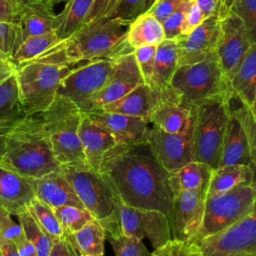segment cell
I'll use <instances>...</instances> for the list:
<instances>
[{"mask_svg": "<svg viewBox=\"0 0 256 256\" xmlns=\"http://www.w3.org/2000/svg\"><path fill=\"white\" fill-rule=\"evenodd\" d=\"M99 172L113 195L125 205L158 210L170 219V172L157 161L148 144L118 143L104 155Z\"/></svg>", "mask_w": 256, "mask_h": 256, "instance_id": "1", "label": "cell"}, {"mask_svg": "<svg viewBox=\"0 0 256 256\" xmlns=\"http://www.w3.org/2000/svg\"><path fill=\"white\" fill-rule=\"evenodd\" d=\"M129 23L104 18L82 26L34 61L75 66L95 59H117L134 52L127 41Z\"/></svg>", "mask_w": 256, "mask_h": 256, "instance_id": "2", "label": "cell"}, {"mask_svg": "<svg viewBox=\"0 0 256 256\" xmlns=\"http://www.w3.org/2000/svg\"><path fill=\"white\" fill-rule=\"evenodd\" d=\"M5 136L6 153L1 165L32 180L60 167L39 113L17 120Z\"/></svg>", "mask_w": 256, "mask_h": 256, "instance_id": "3", "label": "cell"}, {"mask_svg": "<svg viewBox=\"0 0 256 256\" xmlns=\"http://www.w3.org/2000/svg\"><path fill=\"white\" fill-rule=\"evenodd\" d=\"M170 87L179 105L189 109L210 99H233L229 81L218 58L178 66Z\"/></svg>", "mask_w": 256, "mask_h": 256, "instance_id": "4", "label": "cell"}, {"mask_svg": "<svg viewBox=\"0 0 256 256\" xmlns=\"http://www.w3.org/2000/svg\"><path fill=\"white\" fill-rule=\"evenodd\" d=\"M39 115L59 164L88 166L79 137L83 112L69 99L56 96L53 103Z\"/></svg>", "mask_w": 256, "mask_h": 256, "instance_id": "5", "label": "cell"}, {"mask_svg": "<svg viewBox=\"0 0 256 256\" xmlns=\"http://www.w3.org/2000/svg\"><path fill=\"white\" fill-rule=\"evenodd\" d=\"M59 170L71 184L85 209L105 229L106 236L121 232L115 198L99 171L89 166L60 165Z\"/></svg>", "mask_w": 256, "mask_h": 256, "instance_id": "6", "label": "cell"}, {"mask_svg": "<svg viewBox=\"0 0 256 256\" xmlns=\"http://www.w3.org/2000/svg\"><path fill=\"white\" fill-rule=\"evenodd\" d=\"M230 101L226 98L210 99L191 108L194 160L212 169L219 167L223 139L231 115Z\"/></svg>", "mask_w": 256, "mask_h": 256, "instance_id": "7", "label": "cell"}, {"mask_svg": "<svg viewBox=\"0 0 256 256\" xmlns=\"http://www.w3.org/2000/svg\"><path fill=\"white\" fill-rule=\"evenodd\" d=\"M72 67L40 61L16 66L15 75L25 116L41 113L53 103L62 79Z\"/></svg>", "mask_w": 256, "mask_h": 256, "instance_id": "8", "label": "cell"}, {"mask_svg": "<svg viewBox=\"0 0 256 256\" xmlns=\"http://www.w3.org/2000/svg\"><path fill=\"white\" fill-rule=\"evenodd\" d=\"M255 201V182L225 193L207 195L202 223L191 243H197L231 226L252 210Z\"/></svg>", "mask_w": 256, "mask_h": 256, "instance_id": "9", "label": "cell"}, {"mask_svg": "<svg viewBox=\"0 0 256 256\" xmlns=\"http://www.w3.org/2000/svg\"><path fill=\"white\" fill-rule=\"evenodd\" d=\"M115 59H95L79 63L62 79L57 96L72 101L83 113L89 100L105 85Z\"/></svg>", "mask_w": 256, "mask_h": 256, "instance_id": "10", "label": "cell"}, {"mask_svg": "<svg viewBox=\"0 0 256 256\" xmlns=\"http://www.w3.org/2000/svg\"><path fill=\"white\" fill-rule=\"evenodd\" d=\"M194 244L201 256L256 255V201L247 215L221 232Z\"/></svg>", "mask_w": 256, "mask_h": 256, "instance_id": "11", "label": "cell"}, {"mask_svg": "<svg viewBox=\"0 0 256 256\" xmlns=\"http://www.w3.org/2000/svg\"><path fill=\"white\" fill-rule=\"evenodd\" d=\"M115 202L119 214L121 232L140 240L148 238L153 249H157L172 239L170 222L161 211L127 206L117 197Z\"/></svg>", "mask_w": 256, "mask_h": 256, "instance_id": "12", "label": "cell"}, {"mask_svg": "<svg viewBox=\"0 0 256 256\" xmlns=\"http://www.w3.org/2000/svg\"><path fill=\"white\" fill-rule=\"evenodd\" d=\"M207 186L173 195L170 215L172 239L191 243L202 223Z\"/></svg>", "mask_w": 256, "mask_h": 256, "instance_id": "13", "label": "cell"}, {"mask_svg": "<svg viewBox=\"0 0 256 256\" xmlns=\"http://www.w3.org/2000/svg\"><path fill=\"white\" fill-rule=\"evenodd\" d=\"M147 144L157 161L169 172L194 161L193 120L182 133H167L153 126Z\"/></svg>", "mask_w": 256, "mask_h": 256, "instance_id": "14", "label": "cell"}, {"mask_svg": "<svg viewBox=\"0 0 256 256\" xmlns=\"http://www.w3.org/2000/svg\"><path fill=\"white\" fill-rule=\"evenodd\" d=\"M142 83H144V80L138 68L134 52L115 59L107 82L89 100L84 113L100 110L105 105L122 98Z\"/></svg>", "mask_w": 256, "mask_h": 256, "instance_id": "15", "label": "cell"}, {"mask_svg": "<svg viewBox=\"0 0 256 256\" xmlns=\"http://www.w3.org/2000/svg\"><path fill=\"white\" fill-rule=\"evenodd\" d=\"M221 32V20L205 18L190 33L175 39L178 65H187L217 57V45Z\"/></svg>", "mask_w": 256, "mask_h": 256, "instance_id": "16", "label": "cell"}, {"mask_svg": "<svg viewBox=\"0 0 256 256\" xmlns=\"http://www.w3.org/2000/svg\"><path fill=\"white\" fill-rule=\"evenodd\" d=\"M251 44L244 22L230 10L221 20V32L216 50L219 64L228 81Z\"/></svg>", "mask_w": 256, "mask_h": 256, "instance_id": "17", "label": "cell"}, {"mask_svg": "<svg viewBox=\"0 0 256 256\" xmlns=\"http://www.w3.org/2000/svg\"><path fill=\"white\" fill-rule=\"evenodd\" d=\"M167 102L179 104L171 87L167 91H160L142 83L122 98L105 105L100 110L138 117L150 123L156 110Z\"/></svg>", "mask_w": 256, "mask_h": 256, "instance_id": "18", "label": "cell"}, {"mask_svg": "<svg viewBox=\"0 0 256 256\" xmlns=\"http://www.w3.org/2000/svg\"><path fill=\"white\" fill-rule=\"evenodd\" d=\"M96 124L110 132L117 143L126 145L147 144L149 123L141 118L121 113L95 110L85 113Z\"/></svg>", "mask_w": 256, "mask_h": 256, "instance_id": "19", "label": "cell"}, {"mask_svg": "<svg viewBox=\"0 0 256 256\" xmlns=\"http://www.w3.org/2000/svg\"><path fill=\"white\" fill-rule=\"evenodd\" d=\"M35 197V180L0 164V208L18 216L29 209Z\"/></svg>", "mask_w": 256, "mask_h": 256, "instance_id": "20", "label": "cell"}, {"mask_svg": "<svg viewBox=\"0 0 256 256\" xmlns=\"http://www.w3.org/2000/svg\"><path fill=\"white\" fill-rule=\"evenodd\" d=\"M79 137L87 165L96 171H99L104 155L118 144L110 132L96 124L85 113L79 126Z\"/></svg>", "mask_w": 256, "mask_h": 256, "instance_id": "21", "label": "cell"}, {"mask_svg": "<svg viewBox=\"0 0 256 256\" xmlns=\"http://www.w3.org/2000/svg\"><path fill=\"white\" fill-rule=\"evenodd\" d=\"M35 195L52 209L63 205L84 208L71 184L59 168L35 180Z\"/></svg>", "mask_w": 256, "mask_h": 256, "instance_id": "22", "label": "cell"}, {"mask_svg": "<svg viewBox=\"0 0 256 256\" xmlns=\"http://www.w3.org/2000/svg\"><path fill=\"white\" fill-rule=\"evenodd\" d=\"M234 164L251 166V160L247 134L240 120L231 110L223 139L219 167Z\"/></svg>", "mask_w": 256, "mask_h": 256, "instance_id": "23", "label": "cell"}, {"mask_svg": "<svg viewBox=\"0 0 256 256\" xmlns=\"http://www.w3.org/2000/svg\"><path fill=\"white\" fill-rule=\"evenodd\" d=\"M232 97L249 107L256 94V43H252L229 79Z\"/></svg>", "mask_w": 256, "mask_h": 256, "instance_id": "24", "label": "cell"}, {"mask_svg": "<svg viewBox=\"0 0 256 256\" xmlns=\"http://www.w3.org/2000/svg\"><path fill=\"white\" fill-rule=\"evenodd\" d=\"M252 183H254V172L251 166L244 164L221 166L212 170L207 195L225 193L236 187Z\"/></svg>", "mask_w": 256, "mask_h": 256, "instance_id": "25", "label": "cell"}, {"mask_svg": "<svg viewBox=\"0 0 256 256\" xmlns=\"http://www.w3.org/2000/svg\"><path fill=\"white\" fill-rule=\"evenodd\" d=\"M59 22L58 13L53 10L35 3L27 4L20 21V44L29 37L57 31Z\"/></svg>", "mask_w": 256, "mask_h": 256, "instance_id": "26", "label": "cell"}, {"mask_svg": "<svg viewBox=\"0 0 256 256\" xmlns=\"http://www.w3.org/2000/svg\"><path fill=\"white\" fill-rule=\"evenodd\" d=\"M178 66L175 39L163 40L159 45H157L150 87L160 91L169 90L170 82Z\"/></svg>", "mask_w": 256, "mask_h": 256, "instance_id": "27", "label": "cell"}, {"mask_svg": "<svg viewBox=\"0 0 256 256\" xmlns=\"http://www.w3.org/2000/svg\"><path fill=\"white\" fill-rule=\"evenodd\" d=\"M212 170L207 164L194 160L170 172L168 184L172 195L207 186Z\"/></svg>", "mask_w": 256, "mask_h": 256, "instance_id": "28", "label": "cell"}, {"mask_svg": "<svg viewBox=\"0 0 256 256\" xmlns=\"http://www.w3.org/2000/svg\"><path fill=\"white\" fill-rule=\"evenodd\" d=\"M15 72L0 83V132L5 133L17 120L24 117Z\"/></svg>", "mask_w": 256, "mask_h": 256, "instance_id": "29", "label": "cell"}, {"mask_svg": "<svg viewBox=\"0 0 256 256\" xmlns=\"http://www.w3.org/2000/svg\"><path fill=\"white\" fill-rule=\"evenodd\" d=\"M165 40L162 23L154 16L145 13L135 19L128 28L127 41L132 49L147 45H159Z\"/></svg>", "mask_w": 256, "mask_h": 256, "instance_id": "30", "label": "cell"}, {"mask_svg": "<svg viewBox=\"0 0 256 256\" xmlns=\"http://www.w3.org/2000/svg\"><path fill=\"white\" fill-rule=\"evenodd\" d=\"M72 246L82 256H103L106 231L104 227L93 219L77 232L66 236Z\"/></svg>", "mask_w": 256, "mask_h": 256, "instance_id": "31", "label": "cell"}, {"mask_svg": "<svg viewBox=\"0 0 256 256\" xmlns=\"http://www.w3.org/2000/svg\"><path fill=\"white\" fill-rule=\"evenodd\" d=\"M193 120L192 110L176 103H164L154 113L151 122L154 127L167 133H182Z\"/></svg>", "mask_w": 256, "mask_h": 256, "instance_id": "32", "label": "cell"}, {"mask_svg": "<svg viewBox=\"0 0 256 256\" xmlns=\"http://www.w3.org/2000/svg\"><path fill=\"white\" fill-rule=\"evenodd\" d=\"M93 0H70L63 10L58 13L59 26L57 34L61 40H64L78 31L91 9Z\"/></svg>", "mask_w": 256, "mask_h": 256, "instance_id": "33", "label": "cell"}, {"mask_svg": "<svg viewBox=\"0 0 256 256\" xmlns=\"http://www.w3.org/2000/svg\"><path fill=\"white\" fill-rule=\"evenodd\" d=\"M59 41L60 38L56 31L29 37L20 44L13 55L11 62L17 66L34 61Z\"/></svg>", "mask_w": 256, "mask_h": 256, "instance_id": "34", "label": "cell"}, {"mask_svg": "<svg viewBox=\"0 0 256 256\" xmlns=\"http://www.w3.org/2000/svg\"><path fill=\"white\" fill-rule=\"evenodd\" d=\"M28 210L31 212L40 228L51 239L52 242L65 237L54 210L46 203L35 197L32 200Z\"/></svg>", "mask_w": 256, "mask_h": 256, "instance_id": "35", "label": "cell"}, {"mask_svg": "<svg viewBox=\"0 0 256 256\" xmlns=\"http://www.w3.org/2000/svg\"><path fill=\"white\" fill-rule=\"evenodd\" d=\"M53 210L65 236H69L77 232L88 222L94 219L87 209L72 205H63Z\"/></svg>", "mask_w": 256, "mask_h": 256, "instance_id": "36", "label": "cell"}, {"mask_svg": "<svg viewBox=\"0 0 256 256\" xmlns=\"http://www.w3.org/2000/svg\"><path fill=\"white\" fill-rule=\"evenodd\" d=\"M17 217L19 220V224L22 226L23 230L26 233V236L34 245L37 255L49 256L53 242L40 228L31 212L27 210L19 214Z\"/></svg>", "mask_w": 256, "mask_h": 256, "instance_id": "37", "label": "cell"}, {"mask_svg": "<svg viewBox=\"0 0 256 256\" xmlns=\"http://www.w3.org/2000/svg\"><path fill=\"white\" fill-rule=\"evenodd\" d=\"M155 0H118L106 16L108 19H118L131 24L139 16L148 12Z\"/></svg>", "mask_w": 256, "mask_h": 256, "instance_id": "38", "label": "cell"}, {"mask_svg": "<svg viewBox=\"0 0 256 256\" xmlns=\"http://www.w3.org/2000/svg\"><path fill=\"white\" fill-rule=\"evenodd\" d=\"M106 239L110 242L115 256H151L143 241L125 236L122 232L107 235Z\"/></svg>", "mask_w": 256, "mask_h": 256, "instance_id": "39", "label": "cell"}, {"mask_svg": "<svg viewBox=\"0 0 256 256\" xmlns=\"http://www.w3.org/2000/svg\"><path fill=\"white\" fill-rule=\"evenodd\" d=\"M20 24L0 21V59L11 62L20 44Z\"/></svg>", "mask_w": 256, "mask_h": 256, "instance_id": "40", "label": "cell"}, {"mask_svg": "<svg viewBox=\"0 0 256 256\" xmlns=\"http://www.w3.org/2000/svg\"><path fill=\"white\" fill-rule=\"evenodd\" d=\"M230 10L244 22L251 42L256 43V0H231Z\"/></svg>", "mask_w": 256, "mask_h": 256, "instance_id": "41", "label": "cell"}, {"mask_svg": "<svg viewBox=\"0 0 256 256\" xmlns=\"http://www.w3.org/2000/svg\"><path fill=\"white\" fill-rule=\"evenodd\" d=\"M233 112L240 120L248 137L251 168L253 169L254 182L256 183V118H254L249 109L243 105L240 108L233 110Z\"/></svg>", "mask_w": 256, "mask_h": 256, "instance_id": "42", "label": "cell"}, {"mask_svg": "<svg viewBox=\"0 0 256 256\" xmlns=\"http://www.w3.org/2000/svg\"><path fill=\"white\" fill-rule=\"evenodd\" d=\"M151 256H201V254L194 243L171 239L161 247L154 249Z\"/></svg>", "mask_w": 256, "mask_h": 256, "instance_id": "43", "label": "cell"}, {"mask_svg": "<svg viewBox=\"0 0 256 256\" xmlns=\"http://www.w3.org/2000/svg\"><path fill=\"white\" fill-rule=\"evenodd\" d=\"M157 46L147 45L142 46L134 50L135 59L138 65V68L143 77L144 83L151 86L152 81V73L154 67V60L156 54Z\"/></svg>", "mask_w": 256, "mask_h": 256, "instance_id": "44", "label": "cell"}, {"mask_svg": "<svg viewBox=\"0 0 256 256\" xmlns=\"http://www.w3.org/2000/svg\"><path fill=\"white\" fill-rule=\"evenodd\" d=\"M189 1L180 6L174 13H172L166 20L162 22L165 39H177L178 37L183 35L185 14L188 8Z\"/></svg>", "mask_w": 256, "mask_h": 256, "instance_id": "45", "label": "cell"}, {"mask_svg": "<svg viewBox=\"0 0 256 256\" xmlns=\"http://www.w3.org/2000/svg\"><path fill=\"white\" fill-rule=\"evenodd\" d=\"M26 5L22 0H0V21L20 24Z\"/></svg>", "mask_w": 256, "mask_h": 256, "instance_id": "46", "label": "cell"}, {"mask_svg": "<svg viewBox=\"0 0 256 256\" xmlns=\"http://www.w3.org/2000/svg\"><path fill=\"white\" fill-rule=\"evenodd\" d=\"M200 8L204 19L215 17L222 20L230 12L231 0H194Z\"/></svg>", "mask_w": 256, "mask_h": 256, "instance_id": "47", "label": "cell"}, {"mask_svg": "<svg viewBox=\"0 0 256 256\" xmlns=\"http://www.w3.org/2000/svg\"><path fill=\"white\" fill-rule=\"evenodd\" d=\"M187 1L189 0H155L147 13L162 23Z\"/></svg>", "mask_w": 256, "mask_h": 256, "instance_id": "48", "label": "cell"}, {"mask_svg": "<svg viewBox=\"0 0 256 256\" xmlns=\"http://www.w3.org/2000/svg\"><path fill=\"white\" fill-rule=\"evenodd\" d=\"M117 2L118 0H93L91 9L83 23V26L106 18Z\"/></svg>", "mask_w": 256, "mask_h": 256, "instance_id": "49", "label": "cell"}, {"mask_svg": "<svg viewBox=\"0 0 256 256\" xmlns=\"http://www.w3.org/2000/svg\"><path fill=\"white\" fill-rule=\"evenodd\" d=\"M203 20H204V17L200 8L198 7V5L194 0H190L186 14H185L183 35L190 33L197 26H199Z\"/></svg>", "mask_w": 256, "mask_h": 256, "instance_id": "50", "label": "cell"}, {"mask_svg": "<svg viewBox=\"0 0 256 256\" xmlns=\"http://www.w3.org/2000/svg\"><path fill=\"white\" fill-rule=\"evenodd\" d=\"M77 254L78 252L65 236L64 238L53 242L49 256H77Z\"/></svg>", "mask_w": 256, "mask_h": 256, "instance_id": "51", "label": "cell"}, {"mask_svg": "<svg viewBox=\"0 0 256 256\" xmlns=\"http://www.w3.org/2000/svg\"><path fill=\"white\" fill-rule=\"evenodd\" d=\"M0 256H20L16 245L0 234Z\"/></svg>", "mask_w": 256, "mask_h": 256, "instance_id": "52", "label": "cell"}, {"mask_svg": "<svg viewBox=\"0 0 256 256\" xmlns=\"http://www.w3.org/2000/svg\"><path fill=\"white\" fill-rule=\"evenodd\" d=\"M16 66L9 61L0 59V83L15 72Z\"/></svg>", "mask_w": 256, "mask_h": 256, "instance_id": "53", "label": "cell"}, {"mask_svg": "<svg viewBox=\"0 0 256 256\" xmlns=\"http://www.w3.org/2000/svg\"><path fill=\"white\" fill-rule=\"evenodd\" d=\"M70 0H33L31 3H35V4H39V5H42L50 10H53V8L60 4V3H67L69 2Z\"/></svg>", "mask_w": 256, "mask_h": 256, "instance_id": "54", "label": "cell"}, {"mask_svg": "<svg viewBox=\"0 0 256 256\" xmlns=\"http://www.w3.org/2000/svg\"><path fill=\"white\" fill-rule=\"evenodd\" d=\"M6 153V136L5 133L0 132V164Z\"/></svg>", "mask_w": 256, "mask_h": 256, "instance_id": "55", "label": "cell"}, {"mask_svg": "<svg viewBox=\"0 0 256 256\" xmlns=\"http://www.w3.org/2000/svg\"><path fill=\"white\" fill-rule=\"evenodd\" d=\"M247 108L249 109V111H250V113L253 115V117L256 118V94H255V96H254V99H253L251 105H250L249 107H247Z\"/></svg>", "mask_w": 256, "mask_h": 256, "instance_id": "56", "label": "cell"}, {"mask_svg": "<svg viewBox=\"0 0 256 256\" xmlns=\"http://www.w3.org/2000/svg\"><path fill=\"white\" fill-rule=\"evenodd\" d=\"M22 1H23L25 4H30L33 0H22Z\"/></svg>", "mask_w": 256, "mask_h": 256, "instance_id": "57", "label": "cell"}, {"mask_svg": "<svg viewBox=\"0 0 256 256\" xmlns=\"http://www.w3.org/2000/svg\"><path fill=\"white\" fill-rule=\"evenodd\" d=\"M243 256H256V255H243Z\"/></svg>", "mask_w": 256, "mask_h": 256, "instance_id": "58", "label": "cell"}, {"mask_svg": "<svg viewBox=\"0 0 256 256\" xmlns=\"http://www.w3.org/2000/svg\"><path fill=\"white\" fill-rule=\"evenodd\" d=\"M77 256H82V255H80V254H77Z\"/></svg>", "mask_w": 256, "mask_h": 256, "instance_id": "59", "label": "cell"}]
</instances>
